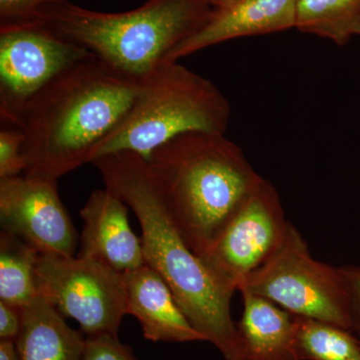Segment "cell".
<instances>
[{
  "mask_svg": "<svg viewBox=\"0 0 360 360\" xmlns=\"http://www.w3.org/2000/svg\"><path fill=\"white\" fill-rule=\"evenodd\" d=\"M91 163L106 188L134 212L141 227L146 264L165 279L191 326L225 360H240L238 323L231 315L236 291L225 285L182 238L151 182L146 158L118 153Z\"/></svg>",
  "mask_w": 360,
  "mask_h": 360,
  "instance_id": "1",
  "label": "cell"
},
{
  "mask_svg": "<svg viewBox=\"0 0 360 360\" xmlns=\"http://www.w3.org/2000/svg\"><path fill=\"white\" fill-rule=\"evenodd\" d=\"M139 89V80L94 56L61 73L23 113V174L58 180L89 163L97 146L129 115Z\"/></svg>",
  "mask_w": 360,
  "mask_h": 360,
  "instance_id": "2",
  "label": "cell"
},
{
  "mask_svg": "<svg viewBox=\"0 0 360 360\" xmlns=\"http://www.w3.org/2000/svg\"><path fill=\"white\" fill-rule=\"evenodd\" d=\"M149 177L187 245L202 257L262 175L219 132L180 134L146 158Z\"/></svg>",
  "mask_w": 360,
  "mask_h": 360,
  "instance_id": "3",
  "label": "cell"
},
{
  "mask_svg": "<svg viewBox=\"0 0 360 360\" xmlns=\"http://www.w3.org/2000/svg\"><path fill=\"white\" fill-rule=\"evenodd\" d=\"M207 0H148L125 13H99L66 0L49 4L27 20L79 45L104 65L141 80L205 25Z\"/></svg>",
  "mask_w": 360,
  "mask_h": 360,
  "instance_id": "4",
  "label": "cell"
},
{
  "mask_svg": "<svg viewBox=\"0 0 360 360\" xmlns=\"http://www.w3.org/2000/svg\"><path fill=\"white\" fill-rule=\"evenodd\" d=\"M139 82L129 115L97 146L89 163L118 153L146 158L186 132H226L231 115L226 97L210 80L179 61L161 63Z\"/></svg>",
  "mask_w": 360,
  "mask_h": 360,
  "instance_id": "5",
  "label": "cell"
},
{
  "mask_svg": "<svg viewBox=\"0 0 360 360\" xmlns=\"http://www.w3.org/2000/svg\"><path fill=\"white\" fill-rule=\"evenodd\" d=\"M238 290L266 298L296 316L352 331L349 291L340 267L314 259L293 224L278 250L248 274Z\"/></svg>",
  "mask_w": 360,
  "mask_h": 360,
  "instance_id": "6",
  "label": "cell"
},
{
  "mask_svg": "<svg viewBox=\"0 0 360 360\" xmlns=\"http://www.w3.org/2000/svg\"><path fill=\"white\" fill-rule=\"evenodd\" d=\"M37 286L59 314L78 322L86 338L117 335L127 314L123 274L91 258L39 253Z\"/></svg>",
  "mask_w": 360,
  "mask_h": 360,
  "instance_id": "7",
  "label": "cell"
},
{
  "mask_svg": "<svg viewBox=\"0 0 360 360\" xmlns=\"http://www.w3.org/2000/svg\"><path fill=\"white\" fill-rule=\"evenodd\" d=\"M89 51L40 26L0 25L1 127L20 129L28 103Z\"/></svg>",
  "mask_w": 360,
  "mask_h": 360,
  "instance_id": "8",
  "label": "cell"
},
{
  "mask_svg": "<svg viewBox=\"0 0 360 360\" xmlns=\"http://www.w3.org/2000/svg\"><path fill=\"white\" fill-rule=\"evenodd\" d=\"M288 222L279 194L260 179L202 259L233 291L278 250Z\"/></svg>",
  "mask_w": 360,
  "mask_h": 360,
  "instance_id": "9",
  "label": "cell"
},
{
  "mask_svg": "<svg viewBox=\"0 0 360 360\" xmlns=\"http://www.w3.org/2000/svg\"><path fill=\"white\" fill-rule=\"evenodd\" d=\"M2 231L39 253L75 257L79 236L58 195V180L21 174L0 179Z\"/></svg>",
  "mask_w": 360,
  "mask_h": 360,
  "instance_id": "10",
  "label": "cell"
},
{
  "mask_svg": "<svg viewBox=\"0 0 360 360\" xmlns=\"http://www.w3.org/2000/svg\"><path fill=\"white\" fill-rule=\"evenodd\" d=\"M80 217L84 221L78 257L91 258L120 274L143 266L141 238L129 221V206L110 189L90 194Z\"/></svg>",
  "mask_w": 360,
  "mask_h": 360,
  "instance_id": "11",
  "label": "cell"
},
{
  "mask_svg": "<svg viewBox=\"0 0 360 360\" xmlns=\"http://www.w3.org/2000/svg\"><path fill=\"white\" fill-rule=\"evenodd\" d=\"M298 0H234L215 8L198 32L170 53L180 58L240 37L270 34L296 27Z\"/></svg>",
  "mask_w": 360,
  "mask_h": 360,
  "instance_id": "12",
  "label": "cell"
},
{
  "mask_svg": "<svg viewBox=\"0 0 360 360\" xmlns=\"http://www.w3.org/2000/svg\"><path fill=\"white\" fill-rule=\"evenodd\" d=\"M127 312L141 323L148 340L158 342L205 341L191 326L165 279L148 264L123 274Z\"/></svg>",
  "mask_w": 360,
  "mask_h": 360,
  "instance_id": "13",
  "label": "cell"
},
{
  "mask_svg": "<svg viewBox=\"0 0 360 360\" xmlns=\"http://www.w3.org/2000/svg\"><path fill=\"white\" fill-rule=\"evenodd\" d=\"M241 295L243 311L238 323L240 360H298L295 315L262 296Z\"/></svg>",
  "mask_w": 360,
  "mask_h": 360,
  "instance_id": "14",
  "label": "cell"
},
{
  "mask_svg": "<svg viewBox=\"0 0 360 360\" xmlns=\"http://www.w3.org/2000/svg\"><path fill=\"white\" fill-rule=\"evenodd\" d=\"M21 319L15 340L20 360H84L86 336L71 328L44 296L21 309Z\"/></svg>",
  "mask_w": 360,
  "mask_h": 360,
  "instance_id": "15",
  "label": "cell"
},
{
  "mask_svg": "<svg viewBox=\"0 0 360 360\" xmlns=\"http://www.w3.org/2000/svg\"><path fill=\"white\" fill-rule=\"evenodd\" d=\"M39 251L22 239L0 233V302L22 309L39 295L37 264Z\"/></svg>",
  "mask_w": 360,
  "mask_h": 360,
  "instance_id": "16",
  "label": "cell"
},
{
  "mask_svg": "<svg viewBox=\"0 0 360 360\" xmlns=\"http://www.w3.org/2000/svg\"><path fill=\"white\" fill-rule=\"evenodd\" d=\"M296 28L343 46L360 35V0H298Z\"/></svg>",
  "mask_w": 360,
  "mask_h": 360,
  "instance_id": "17",
  "label": "cell"
},
{
  "mask_svg": "<svg viewBox=\"0 0 360 360\" xmlns=\"http://www.w3.org/2000/svg\"><path fill=\"white\" fill-rule=\"evenodd\" d=\"M298 360H360V338L335 324L296 316Z\"/></svg>",
  "mask_w": 360,
  "mask_h": 360,
  "instance_id": "18",
  "label": "cell"
},
{
  "mask_svg": "<svg viewBox=\"0 0 360 360\" xmlns=\"http://www.w3.org/2000/svg\"><path fill=\"white\" fill-rule=\"evenodd\" d=\"M25 135L15 127L0 130V179L25 174V161L22 148Z\"/></svg>",
  "mask_w": 360,
  "mask_h": 360,
  "instance_id": "19",
  "label": "cell"
},
{
  "mask_svg": "<svg viewBox=\"0 0 360 360\" xmlns=\"http://www.w3.org/2000/svg\"><path fill=\"white\" fill-rule=\"evenodd\" d=\"M84 360H137L134 352L122 345L117 335H101L86 338Z\"/></svg>",
  "mask_w": 360,
  "mask_h": 360,
  "instance_id": "20",
  "label": "cell"
},
{
  "mask_svg": "<svg viewBox=\"0 0 360 360\" xmlns=\"http://www.w3.org/2000/svg\"><path fill=\"white\" fill-rule=\"evenodd\" d=\"M61 0H0V25L27 20L35 11Z\"/></svg>",
  "mask_w": 360,
  "mask_h": 360,
  "instance_id": "21",
  "label": "cell"
},
{
  "mask_svg": "<svg viewBox=\"0 0 360 360\" xmlns=\"http://www.w3.org/2000/svg\"><path fill=\"white\" fill-rule=\"evenodd\" d=\"M347 281L352 304V333L360 338V267H340Z\"/></svg>",
  "mask_w": 360,
  "mask_h": 360,
  "instance_id": "22",
  "label": "cell"
},
{
  "mask_svg": "<svg viewBox=\"0 0 360 360\" xmlns=\"http://www.w3.org/2000/svg\"><path fill=\"white\" fill-rule=\"evenodd\" d=\"M21 309L0 302V340L15 341L21 328Z\"/></svg>",
  "mask_w": 360,
  "mask_h": 360,
  "instance_id": "23",
  "label": "cell"
},
{
  "mask_svg": "<svg viewBox=\"0 0 360 360\" xmlns=\"http://www.w3.org/2000/svg\"><path fill=\"white\" fill-rule=\"evenodd\" d=\"M0 360H20L15 341L0 340Z\"/></svg>",
  "mask_w": 360,
  "mask_h": 360,
  "instance_id": "24",
  "label": "cell"
},
{
  "mask_svg": "<svg viewBox=\"0 0 360 360\" xmlns=\"http://www.w3.org/2000/svg\"><path fill=\"white\" fill-rule=\"evenodd\" d=\"M232 1H234V0H207L210 6H214L217 8L227 6V4H231Z\"/></svg>",
  "mask_w": 360,
  "mask_h": 360,
  "instance_id": "25",
  "label": "cell"
}]
</instances>
